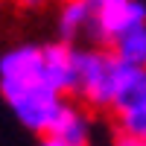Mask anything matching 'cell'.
Returning <instances> with one entry per match:
<instances>
[{
  "label": "cell",
  "instance_id": "obj_1",
  "mask_svg": "<svg viewBox=\"0 0 146 146\" xmlns=\"http://www.w3.org/2000/svg\"><path fill=\"white\" fill-rule=\"evenodd\" d=\"M123 67L126 64L108 47H85V50L76 47V85H73V94L94 111H111Z\"/></svg>",
  "mask_w": 146,
  "mask_h": 146
},
{
  "label": "cell",
  "instance_id": "obj_2",
  "mask_svg": "<svg viewBox=\"0 0 146 146\" xmlns=\"http://www.w3.org/2000/svg\"><path fill=\"white\" fill-rule=\"evenodd\" d=\"M38 88H50L44 79L41 44H21L0 56V96L6 102H15L18 96L32 94Z\"/></svg>",
  "mask_w": 146,
  "mask_h": 146
},
{
  "label": "cell",
  "instance_id": "obj_3",
  "mask_svg": "<svg viewBox=\"0 0 146 146\" xmlns=\"http://www.w3.org/2000/svg\"><path fill=\"white\" fill-rule=\"evenodd\" d=\"M91 12L88 35L100 47H111L120 35L146 23V6L143 0H85Z\"/></svg>",
  "mask_w": 146,
  "mask_h": 146
},
{
  "label": "cell",
  "instance_id": "obj_4",
  "mask_svg": "<svg viewBox=\"0 0 146 146\" xmlns=\"http://www.w3.org/2000/svg\"><path fill=\"white\" fill-rule=\"evenodd\" d=\"M111 111L120 123V135L146 140V70L143 67H123Z\"/></svg>",
  "mask_w": 146,
  "mask_h": 146
},
{
  "label": "cell",
  "instance_id": "obj_5",
  "mask_svg": "<svg viewBox=\"0 0 146 146\" xmlns=\"http://www.w3.org/2000/svg\"><path fill=\"white\" fill-rule=\"evenodd\" d=\"M64 102V96H58L56 91L50 88H38V91H32V94H23L18 96L15 102H9L12 108V114H15L21 120V126H27L29 131H35V135H47L53 126V120L58 114V108H62Z\"/></svg>",
  "mask_w": 146,
  "mask_h": 146
},
{
  "label": "cell",
  "instance_id": "obj_6",
  "mask_svg": "<svg viewBox=\"0 0 146 146\" xmlns=\"http://www.w3.org/2000/svg\"><path fill=\"white\" fill-rule=\"evenodd\" d=\"M44 79L47 85L58 94H73V85H76V47L56 41V44H44Z\"/></svg>",
  "mask_w": 146,
  "mask_h": 146
},
{
  "label": "cell",
  "instance_id": "obj_7",
  "mask_svg": "<svg viewBox=\"0 0 146 146\" xmlns=\"http://www.w3.org/2000/svg\"><path fill=\"white\" fill-rule=\"evenodd\" d=\"M44 137H53V140L64 143V146H88V140H91V117H88V111L82 105L64 100L58 114H56V120H53V126H50V131Z\"/></svg>",
  "mask_w": 146,
  "mask_h": 146
},
{
  "label": "cell",
  "instance_id": "obj_8",
  "mask_svg": "<svg viewBox=\"0 0 146 146\" xmlns=\"http://www.w3.org/2000/svg\"><path fill=\"white\" fill-rule=\"evenodd\" d=\"M108 50H111L123 64H129V67H143V70H146V23H143V27L129 29L126 35H120Z\"/></svg>",
  "mask_w": 146,
  "mask_h": 146
},
{
  "label": "cell",
  "instance_id": "obj_9",
  "mask_svg": "<svg viewBox=\"0 0 146 146\" xmlns=\"http://www.w3.org/2000/svg\"><path fill=\"white\" fill-rule=\"evenodd\" d=\"M91 27V12L85 6V0H64L62 9H58V32H62V41L70 44L76 35L88 32Z\"/></svg>",
  "mask_w": 146,
  "mask_h": 146
},
{
  "label": "cell",
  "instance_id": "obj_10",
  "mask_svg": "<svg viewBox=\"0 0 146 146\" xmlns=\"http://www.w3.org/2000/svg\"><path fill=\"white\" fill-rule=\"evenodd\" d=\"M114 146H146V140H137V137H126V135H117Z\"/></svg>",
  "mask_w": 146,
  "mask_h": 146
},
{
  "label": "cell",
  "instance_id": "obj_11",
  "mask_svg": "<svg viewBox=\"0 0 146 146\" xmlns=\"http://www.w3.org/2000/svg\"><path fill=\"white\" fill-rule=\"evenodd\" d=\"M23 6H29V9H38V6H47L50 0H21Z\"/></svg>",
  "mask_w": 146,
  "mask_h": 146
},
{
  "label": "cell",
  "instance_id": "obj_12",
  "mask_svg": "<svg viewBox=\"0 0 146 146\" xmlns=\"http://www.w3.org/2000/svg\"><path fill=\"white\" fill-rule=\"evenodd\" d=\"M38 146H64V143H58V140H53V137H41Z\"/></svg>",
  "mask_w": 146,
  "mask_h": 146
}]
</instances>
